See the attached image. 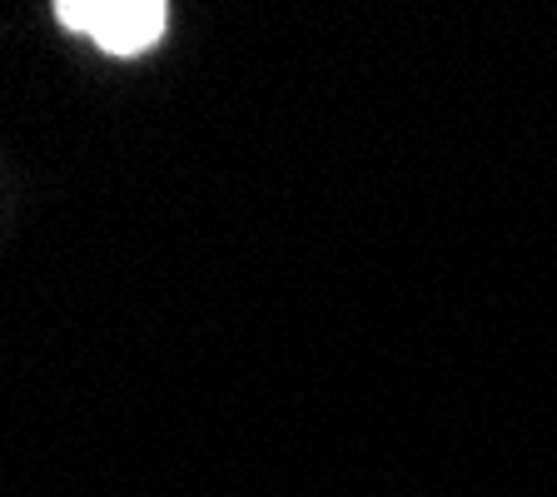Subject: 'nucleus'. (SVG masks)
I'll use <instances>...</instances> for the list:
<instances>
[{"label":"nucleus","instance_id":"obj_1","mask_svg":"<svg viewBox=\"0 0 557 497\" xmlns=\"http://www.w3.org/2000/svg\"><path fill=\"white\" fill-rule=\"evenodd\" d=\"M60 25L90 35L104 55H139L164 35L170 5L164 0H60Z\"/></svg>","mask_w":557,"mask_h":497}]
</instances>
